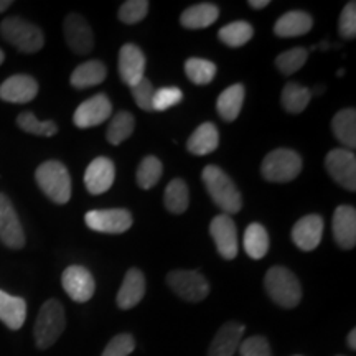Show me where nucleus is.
Wrapping results in <instances>:
<instances>
[{
	"mask_svg": "<svg viewBox=\"0 0 356 356\" xmlns=\"http://www.w3.org/2000/svg\"><path fill=\"white\" fill-rule=\"evenodd\" d=\"M145 296V277L139 269H129L121 289L118 292V307L122 310H131Z\"/></svg>",
	"mask_w": 356,
	"mask_h": 356,
	"instance_id": "obj_21",
	"label": "nucleus"
},
{
	"mask_svg": "<svg viewBox=\"0 0 356 356\" xmlns=\"http://www.w3.org/2000/svg\"><path fill=\"white\" fill-rule=\"evenodd\" d=\"M8 7H12V0H0V13H3Z\"/></svg>",
	"mask_w": 356,
	"mask_h": 356,
	"instance_id": "obj_46",
	"label": "nucleus"
},
{
	"mask_svg": "<svg viewBox=\"0 0 356 356\" xmlns=\"http://www.w3.org/2000/svg\"><path fill=\"white\" fill-rule=\"evenodd\" d=\"M66 317L65 309L60 300L50 299L42 305L38 312V317L35 320L33 337L35 343L40 350H47L53 346L65 332Z\"/></svg>",
	"mask_w": 356,
	"mask_h": 356,
	"instance_id": "obj_4",
	"label": "nucleus"
},
{
	"mask_svg": "<svg viewBox=\"0 0 356 356\" xmlns=\"http://www.w3.org/2000/svg\"><path fill=\"white\" fill-rule=\"evenodd\" d=\"M163 203L165 208L173 215H181L188 210L190 204V193L188 186L181 178H175L172 180L165 188V195H163Z\"/></svg>",
	"mask_w": 356,
	"mask_h": 356,
	"instance_id": "obj_31",
	"label": "nucleus"
},
{
	"mask_svg": "<svg viewBox=\"0 0 356 356\" xmlns=\"http://www.w3.org/2000/svg\"><path fill=\"white\" fill-rule=\"evenodd\" d=\"M210 234L215 241L216 251L226 261H233L238 256V233L236 225L229 215H218L210 225Z\"/></svg>",
	"mask_w": 356,
	"mask_h": 356,
	"instance_id": "obj_12",
	"label": "nucleus"
},
{
	"mask_svg": "<svg viewBox=\"0 0 356 356\" xmlns=\"http://www.w3.org/2000/svg\"><path fill=\"white\" fill-rule=\"evenodd\" d=\"M264 287L267 296L279 307L293 309L300 304L302 289L299 279L287 267L274 266L267 270L264 279Z\"/></svg>",
	"mask_w": 356,
	"mask_h": 356,
	"instance_id": "obj_2",
	"label": "nucleus"
},
{
	"mask_svg": "<svg viewBox=\"0 0 356 356\" xmlns=\"http://www.w3.org/2000/svg\"><path fill=\"white\" fill-rule=\"evenodd\" d=\"M61 284H63L65 292L68 293L70 299L78 302V304L91 300L96 292V280L83 266L66 267L63 275H61Z\"/></svg>",
	"mask_w": 356,
	"mask_h": 356,
	"instance_id": "obj_11",
	"label": "nucleus"
},
{
	"mask_svg": "<svg viewBox=\"0 0 356 356\" xmlns=\"http://www.w3.org/2000/svg\"><path fill=\"white\" fill-rule=\"evenodd\" d=\"M113 115V104L106 95H96L79 104L73 115L74 126L79 129L96 127Z\"/></svg>",
	"mask_w": 356,
	"mask_h": 356,
	"instance_id": "obj_13",
	"label": "nucleus"
},
{
	"mask_svg": "<svg viewBox=\"0 0 356 356\" xmlns=\"http://www.w3.org/2000/svg\"><path fill=\"white\" fill-rule=\"evenodd\" d=\"M0 35L22 53H37L44 44V35L40 26L22 17H8L2 20Z\"/></svg>",
	"mask_w": 356,
	"mask_h": 356,
	"instance_id": "obj_5",
	"label": "nucleus"
},
{
	"mask_svg": "<svg viewBox=\"0 0 356 356\" xmlns=\"http://www.w3.org/2000/svg\"><path fill=\"white\" fill-rule=\"evenodd\" d=\"M0 243L8 249L25 246V233L10 198L0 193Z\"/></svg>",
	"mask_w": 356,
	"mask_h": 356,
	"instance_id": "obj_10",
	"label": "nucleus"
},
{
	"mask_svg": "<svg viewBox=\"0 0 356 356\" xmlns=\"http://www.w3.org/2000/svg\"><path fill=\"white\" fill-rule=\"evenodd\" d=\"M220 145V132L213 122H203L190 136L186 149L193 155H208L215 152Z\"/></svg>",
	"mask_w": 356,
	"mask_h": 356,
	"instance_id": "obj_24",
	"label": "nucleus"
},
{
	"mask_svg": "<svg viewBox=\"0 0 356 356\" xmlns=\"http://www.w3.org/2000/svg\"><path fill=\"white\" fill-rule=\"evenodd\" d=\"M218 17H220V8H218L215 3H197V6L185 8L184 13L180 15V24L184 25L185 29L200 30L215 24Z\"/></svg>",
	"mask_w": 356,
	"mask_h": 356,
	"instance_id": "obj_25",
	"label": "nucleus"
},
{
	"mask_svg": "<svg viewBox=\"0 0 356 356\" xmlns=\"http://www.w3.org/2000/svg\"><path fill=\"white\" fill-rule=\"evenodd\" d=\"M84 222L89 229L96 233L106 234H121L132 226V215L122 208L113 210H92L84 216Z\"/></svg>",
	"mask_w": 356,
	"mask_h": 356,
	"instance_id": "obj_8",
	"label": "nucleus"
},
{
	"mask_svg": "<svg viewBox=\"0 0 356 356\" xmlns=\"http://www.w3.org/2000/svg\"><path fill=\"white\" fill-rule=\"evenodd\" d=\"M330 177L345 190H356V157L348 149H333L325 159Z\"/></svg>",
	"mask_w": 356,
	"mask_h": 356,
	"instance_id": "obj_9",
	"label": "nucleus"
},
{
	"mask_svg": "<svg viewBox=\"0 0 356 356\" xmlns=\"http://www.w3.org/2000/svg\"><path fill=\"white\" fill-rule=\"evenodd\" d=\"M106 76H108V70H106L104 63L101 61L92 60V61H86V63L79 65L76 70L71 73L70 83L71 86H74L76 89H84V88H91V86H97L104 81Z\"/></svg>",
	"mask_w": 356,
	"mask_h": 356,
	"instance_id": "obj_27",
	"label": "nucleus"
},
{
	"mask_svg": "<svg viewBox=\"0 0 356 356\" xmlns=\"http://www.w3.org/2000/svg\"><path fill=\"white\" fill-rule=\"evenodd\" d=\"M132 97L136 101V104L139 106L142 111L145 113H152L154 111V95H155V89L152 86V83L149 79L144 78L140 79L136 86L131 88Z\"/></svg>",
	"mask_w": 356,
	"mask_h": 356,
	"instance_id": "obj_39",
	"label": "nucleus"
},
{
	"mask_svg": "<svg viewBox=\"0 0 356 356\" xmlns=\"http://www.w3.org/2000/svg\"><path fill=\"white\" fill-rule=\"evenodd\" d=\"M333 239L341 249H353L356 244V210L348 204H341L333 213Z\"/></svg>",
	"mask_w": 356,
	"mask_h": 356,
	"instance_id": "obj_19",
	"label": "nucleus"
},
{
	"mask_svg": "<svg viewBox=\"0 0 356 356\" xmlns=\"http://www.w3.org/2000/svg\"><path fill=\"white\" fill-rule=\"evenodd\" d=\"M244 251L251 259H262L269 251V234L259 222H251L244 231Z\"/></svg>",
	"mask_w": 356,
	"mask_h": 356,
	"instance_id": "obj_29",
	"label": "nucleus"
},
{
	"mask_svg": "<svg viewBox=\"0 0 356 356\" xmlns=\"http://www.w3.org/2000/svg\"><path fill=\"white\" fill-rule=\"evenodd\" d=\"M185 73L191 83L197 86H204L215 79L216 65L211 63L210 60H203V58H188L185 61Z\"/></svg>",
	"mask_w": 356,
	"mask_h": 356,
	"instance_id": "obj_34",
	"label": "nucleus"
},
{
	"mask_svg": "<svg viewBox=\"0 0 356 356\" xmlns=\"http://www.w3.org/2000/svg\"><path fill=\"white\" fill-rule=\"evenodd\" d=\"M244 330L243 323L239 322H226L213 338L208 356H233L241 345Z\"/></svg>",
	"mask_w": 356,
	"mask_h": 356,
	"instance_id": "obj_20",
	"label": "nucleus"
},
{
	"mask_svg": "<svg viewBox=\"0 0 356 356\" xmlns=\"http://www.w3.org/2000/svg\"><path fill=\"white\" fill-rule=\"evenodd\" d=\"M346 341H348V346L351 350H356V328H353L348 333V338H346Z\"/></svg>",
	"mask_w": 356,
	"mask_h": 356,
	"instance_id": "obj_45",
	"label": "nucleus"
},
{
	"mask_svg": "<svg viewBox=\"0 0 356 356\" xmlns=\"http://www.w3.org/2000/svg\"><path fill=\"white\" fill-rule=\"evenodd\" d=\"M167 284L180 299L191 304L202 302L210 292L208 280L197 270H172L167 274Z\"/></svg>",
	"mask_w": 356,
	"mask_h": 356,
	"instance_id": "obj_7",
	"label": "nucleus"
},
{
	"mask_svg": "<svg viewBox=\"0 0 356 356\" xmlns=\"http://www.w3.org/2000/svg\"><path fill=\"white\" fill-rule=\"evenodd\" d=\"M323 236V218L307 215L300 218L292 228V241L302 251H314L318 248Z\"/></svg>",
	"mask_w": 356,
	"mask_h": 356,
	"instance_id": "obj_17",
	"label": "nucleus"
},
{
	"mask_svg": "<svg viewBox=\"0 0 356 356\" xmlns=\"http://www.w3.org/2000/svg\"><path fill=\"white\" fill-rule=\"evenodd\" d=\"M203 184L216 207H220L225 215H234L241 211L243 198L238 186L231 180V177L225 170L216 165H207L202 173Z\"/></svg>",
	"mask_w": 356,
	"mask_h": 356,
	"instance_id": "obj_1",
	"label": "nucleus"
},
{
	"mask_svg": "<svg viewBox=\"0 0 356 356\" xmlns=\"http://www.w3.org/2000/svg\"><path fill=\"white\" fill-rule=\"evenodd\" d=\"M249 7L254 8V10H261V8H264L269 6V0H249Z\"/></svg>",
	"mask_w": 356,
	"mask_h": 356,
	"instance_id": "obj_44",
	"label": "nucleus"
},
{
	"mask_svg": "<svg viewBox=\"0 0 356 356\" xmlns=\"http://www.w3.org/2000/svg\"><path fill=\"white\" fill-rule=\"evenodd\" d=\"M115 180V167L108 157H97L84 172V185L91 195L106 193Z\"/></svg>",
	"mask_w": 356,
	"mask_h": 356,
	"instance_id": "obj_16",
	"label": "nucleus"
},
{
	"mask_svg": "<svg viewBox=\"0 0 356 356\" xmlns=\"http://www.w3.org/2000/svg\"><path fill=\"white\" fill-rule=\"evenodd\" d=\"M136 350V340L131 333H119L106 345L101 356H129Z\"/></svg>",
	"mask_w": 356,
	"mask_h": 356,
	"instance_id": "obj_40",
	"label": "nucleus"
},
{
	"mask_svg": "<svg viewBox=\"0 0 356 356\" xmlns=\"http://www.w3.org/2000/svg\"><path fill=\"white\" fill-rule=\"evenodd\" d=\"M134 127H136V119H134V115L131 113H127V111L118 113L113 119H111L108 132H106L108 142L111 145L122 144L124 140L132 136Z\"/></svg>",
	"mask_w": 356,
	"mask_h": 356,
	"instance_id": "obj_33",
	"label": "nucleus"
},
{
	"mask_svg": "<svg viewBox=\"0 0 356 356\" xmlns=\"http://www.w3.org/2000/svg\"><path fill=\"white\" fill-rule=\"evenodd\" d=\"M302 170V159L291 149H275L266 155L261 165V175L270 184H287L297 178Z\"/></svg>",
	"mask_w": 356,
	"mask_h": 356,
	"instance_id": "obj_6",
	"label": "nucleus"
},
{
	"mask_svg": "<svg viewBox=\"0 0 356 356\" xmlns=\"http://www.w3.org/2000/svg\"><path fill=\"white\" fill-rule=\"evenodd\" d=\"M314 26V19L307 12L292 10L284 13L280 19L275 22L274 33L280 38H296L309 33Z\"/></svg>",
	"mask_w": 356,
	"mask_h": 356,
	"instance_id": "obj_22",
	"label": "nucleus"
},
{
	"mask_svg": "<svg viewBox=\"0 0 356 356\" xmlns=\"http://www.w3.org/2000/svg\"><path fill=\"white\" fill-rule=\"evenodd\" d=\"M312 99L309 88L302 86L299 83H287L280 95V104L291 114H300Z\"/></svg>",
	"mask_w": 356,
	"mask_h": 356,
	"instance_id": "obj_30",
	"label": "nucleus"
},
{
	"mask_svg": "<svg viewBox=\"0 0 356 356\" xmlns=\"http://www.w3.org/2000/svg\"><path fill=\"white\" fill-rule=\"evenodd\" d=\"M145 56L139 47L126 43L119 51V74L127 86H136L140 79H144Z\"/></svg>",
	"mask_w": 356,
	"mask_h": 356,
	"instance_id": "obj_18",
	"label": "nucleus"
},
{
	"mask_svg": "<svg viewBox=\"0 0 356 356\" xmlns=\"http://www.w3.org/2000/svg\"><path fill=\"white\" fill-rule=\"evenodd\" d=\"M163 165L162 162L154 155H149L140 162L139 168L136 173V181L142 190H150L152 186L159 184V180L162 178Z\"/></svg>",
	"mask_w": 356,
	"mask_h": 356,
	"instance_id": "obj_35",
	"label": "nucleus"
},
{
	"mask_svg": "<svg viewBox=\"0 0 356 356\" xmlns=\"http://www.w3.org/2000/svg\"><path fill=\"white\" fill-rule=\"evenodd\" d=\"M244 96H246V91H244L243 84H233V86L226 88L218 96L216 101V109L218 114L221 115V119H225L228 122L236 121L239 113H241Z\"/></svg>",
	"mask_w": 356,
	"mask_h": 356,
	"instance_id": "obj_26",
	"label": "nucleus"
},
{
	"mask_svg": "<svg viewBox=\"0 0 356 356\" xmlns=\"http://www.w3.org/2000/svg\"><path fill=\"white\" fill-rule=\"evenodd\" d=\"M3 60H6V53H3L2 50H0V65L3 63Z\"/></svg>",
	"mask_w": 356,
	"mask_h": 356,
	"instance_id": "obj_47",
	"label": "nucleus"
},
{
	"mask_svg": "<svg viewBox=\"0 0 356 356\" xmlns=\"http://www.w3.org/2000/svg\"><path fill=\"white\" fill-rule=\"evenodd\" d=\"M252 35H254L252 25L244 20H239L222 26L220 32H218V38H220L226 47L239 48L244 47V44L252 38Z\"/></svg>",
	"mask_w": 356,
	"mask_h": 356,
	"instance_id": "obj_32",
	"label": "nucleus"
},
{
	"mask_svg": "<svg viewBox=\"0 0 356 356\" xmlns=\"http://www.w3.org/2000/svg\"><path fill=\"white\" fill-rule=\"evenodd\" d=\"M149 13V2L147 0H127L119 8V20L126 25L139 24Z\"/></svg>",
	"mask_w": 356,
	"mask_h": 356,
	"instance_id": "obj_38",
	"label": "nucleus"
},
{
	"mask_svg": "<svg viewBox=\"0 0 356 356\" xmlns=\"http://www.w3.org/2000/svg\"><path fill=\"white\" fill-rule=\"evenodd\" d=\"M307 58H309V51L305 48L297 47L292 48V50H287L275 58V66L282 74H293L297 73L302 66L307 63Z\"/></svg>",
	"mask_w": 356,
	"mask_h": 356,
	"instance_id": "obj_37",
	"label": "nucleus"
},
{
	"mask_svg": "<svg viewBox=\"0 0 356 356\" xmlns=\"http://www.w3.org/2000/svg\"><path fill=\"white\" fill-rule=\"evenodd\" d=\"M332 131L346 149L353 150L356 147V111L348 108L337 113L332 119Z\"/></svg>",
	"mask_w": 356,
	"mask_h": 356,
	"instance_id": "obj_28",
	"label": "nucleus"
},
{
	"mask_svg": "<svg viewBox=\"0 0 356 356\" xmlns=\"http://www.w3.org/2000/svg\"><path fill=\"white\" fill-rule=\"evenodd\" d=\"M338 32L345 40H353L356 37V3L348 2L343 7L338 22Z\"/></svg>",
	"mask_w": 356,
	"mask_h": 356,
	"instance_id": "obj_42",
	"label": "nucleus"
},
{
	"mask_svg": "<svg viewBox=\"0 0 356 356\" xmlns=\"http://www.w3.org/2000/svg\"><path fill=\"white\" fill-rule=\"evenodd\" d=\"M38 95L37 79L29 74H13L0 84V99L12 104H26Z\"/></svg>",
	"mask_w": 356,
	"mask_h": 356,
	"instance_id": "obj_15",
	"label": "nucleus"
},
{
	"mask_svg": "<svg viewBox=\"0 0 356 356\" xmlns=\"http://www.w3.org/2000/svg\"><path fill=\"white\" fill-rule=\"evenodd\" d=\"M238 350L241 356H273L269 341L261 335L246 338V340L241 341Z\"/></svg>",
	"mask_w": 356,
	"mask_h": 356,
	"instance_id": "obj_43",
	"label": "nucleus"
},
{
	"mask_svg": "<svg viewBox=\"0 0 356 356\" xmlns=\"http://www.w3.org/2000/svg\"><path fill=\"white\" fill-rule=\"evenodd\" d=\"M65 40L70 50L76 55H86L95 47V33L86 19L78 13H70L63 24Z\"/></svg>",
	"mask_w": 356,
	"mask_h": 356,
	"instance_id": "obj_14",
	"label": "nucleus"
},
{
	"mask_svg": "<svg viewBox=\"0 0 356 356\" xmlns=\"http://www.w3.org/2000/svg\"><path fill=\"white\" fill-rule=\"evenodd\" d=\"M17 126L26 134H33V136L40 137H53L58 132V126L55 121H38L37 115L30 113V111L19 114Z\"/></svg>",
	"mask_w": 356,
	"mask_h": 356,
	"instance_id": "obj_36",
	"label": "nucleus"
},
{
	"mask_svg": "<svg viewBox=\"0 0 356 356\" xmlns=\"http://www.w3.org/2000/svg\"><path fill=\"white\" fill-rule=\"evenodd\" d=\"M26 318V302L0 291V322L10 330H20Z\"/></svg>",
	"mask_w": 356,
	"mask_h": 356,
	"instance_id": "obj_23",
	"label": "nucleus"
},
{
	"mask_svg": "<svg viewBox=\"0 0 356 356\" xmlns=\"http://www.w3.org/2000/svg\"><path fill=\"white\" fill-rule=\"evenodd\" d=\"M181 99H184V92L178 88H162L154 95V111L160 113V111L170 109L180 104Z\"/></svg>",
	"mask_w": 356,
	"mask_h": 356,
	"instance_id": "obj_41",
	"label": "nucleus"
},
{
	"mask_svg": "<svg viewBox=\"0 0 356 356\" xmlns=\"http://www.w3.org/2000/svg\"><path fill=\"white\" fill-rule=\"evenodd\" d=\"M35 180L47 198L56 204H66L71 198V177L68 168L58 160H48L35 172Z\"/></svg>",
	"mask_w": 356,
	"mask_h": 356,
	"instance_id": "obj_3",
	"label": "nucleus"
}]
</instances>
